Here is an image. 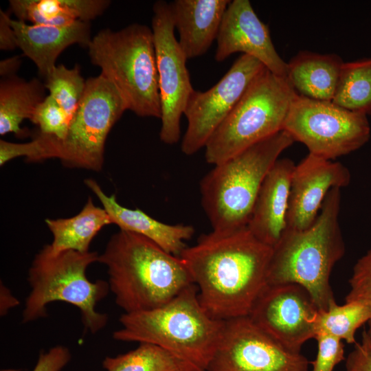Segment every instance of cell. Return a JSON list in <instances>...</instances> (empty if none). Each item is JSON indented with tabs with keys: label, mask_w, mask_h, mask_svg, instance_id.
<instances>
[{
	"label": "cell",
	"mask_w": 371,
	"mask_h": 371,
	"mask_svg": "<svg viewBox=\"0 0 371 371\" xmlns=\"http://www.w3.org/2000/svg\"><path fill=\"white\" fill-rule=\"evenodd\" d=\"M272 251L245 227L202 234L179 257L203 308L212 318L225 321L249 315L267 284Z\"/></svg>",
	"instance_id": "obj_1"
},
{
	"label": "cell",
	"mask_w": 371,
	"mask_h": 371,
	"mask_svg": "<svg viewBox=\"0 0 371 371\" xmlns=\"http://www.w3.org/2000/svg\"><path fill=\"white\" fill-rule=\"evenodd\" d=\"M98 262L106 267L109 289L124 313L160 307L193 284L179 256L131 232L113 234Z\"/></svg>",
	"instance_id": "obj_2"
},
{
	"label": "cell",
	"mask_w": 371,
	"mask_h": 371,
	"mask_svg": "<svg viewBox=\"0 0 371 371\" xmlns=\"http://www.w3.org/2000/svg\"><path fill=\"white\" fill-rule=\"evenodd\" d=\"M341 188L327 194L319 213L308 228L285 229L273 247L266 284H297L311 295L319 311L335 301L330 276L346 247L339 215Z\"/></svg>",
	"instance_id": "obj_3"
},
{
	"label": "cell",
	"mask_w": 371,
	"mask_h": 371,
	"mask_svg": "<svg viewBox=\"0 0 371 371\" xmlns=\"http://www.w3.org/2000/svg\"><path fill=\"white\" fill-rule=\"evenodd\" d=\"M117 341L161 346L207 371L224 326L201 306L198 288L191 284L164 305L145 311L123 313Z\"/></svg>",
	"instance_id": "obj_4"
},
{
	"label": "cell",
	"mask_w": 371,
	"mask_h": 371,
	"mask_svg": "<svg viewBox=\"0 0 371 371\" xmlns=\"http://www.w3.org/2000/svg\"><path fill=\"white\" fill-rule=\"evenodd\" d=\"M294 139L284 130L214 166L200 182L201 204L213 231L247 226L262 183Z\"/></svg>",
	"instance_id": "obj_5"
},
{
	"label": "cell",
	"mask_w": 371,
	"mask_h": 371,
	"mask_svg": "<svg viewBox=\"0 0 371 371\" xmlns=\"http://www.w3.org/2000/svg\"><path fill=\"white\" fill-rule=\"evenodd\" d=\"M96 251L82 253L74 250L53 253L49 245L35 256L29 269L30 291L22 313L26 324L47 316V306L64 302L77 307L81 313L85 330L95 334L108 323L106 313L96 311V305L105 297L109 283L102 280L91 282L87 269L98 262Z\"/></svg>",
	"instance_id": "obj_6"
},
{
	"label": "cell",
	"mask_w": 371,
	"mask_h": 371,
	"mask_svg": "<svg viewBox=\"0 0 371 371\" xmlns=\"http://www.w3.org/2000/svg\"><path fill=\"white\" fill-rule=\"evenodd\" d=\"M87 48L91 63L115 87L127 110L140 117L161 119L152 29L139 23L117 31L103 29L92 37Z\"/></svg>",
	"instance_id": "obj_7"
},
{
	"label": "cell",
	"mask_w": 371,
	"mask_h": 371,
	"mask_svg": "<svg viewBox=\"0 0 371 371\" xmlns=\"http://www.w3.org/2000/svg\"><path fill=\"white\" fill-rule=\"evenodd\" d=\"M296 93L286 77L265 68L210 137L206 161L219 164L283 131Z\"/></svg>",
	"instance_id": "obj_8"
},
{
	"label": "cell",
	"mask_w": 371,
	"mask_h": 371,
	"mask_svg": "<svg viewBox=\"0 0 371 371\" xmlns=\"http://www.w3.org/2000/svg\"><path fill=\"white\" fill-rule=\"evenodd\" d=\"M126 110L117 89L102 74L88 78L67 136L60 140L50 135L49 158L68 168L100 171L107 136Z\"/></svg>",
	"instance_id": "obj_9"
},
{
	"label": "cell",
	"mask_w": 371,
	"mask_h": 371,
	"mask_svg": "<svg viewBox=\"0 0 371 371\" xmlns=\"http://www.w3.org/2000/svg\"><path fill=\"white\" fill-rule=\"evenodd\" d=\"M308 153L333 160L366 144L370 137L367 115L345 109L332 101L311 99L296 93L284 124Z\"/></svg>",
	"instance_id": "obj_10"
},
{
	"label": "cell",
	"mask_w": 371,
	"mask_h": 371,
	"mask_svg": "<svg viewBox=\"0 0 371 371\" xmlns=\"http://www.w3.org/2000/svg\"><path fill=\"white\" fill-rule=\"evenodd\" d=\"M153 10L151 29L161 104L159 137L165 144H174L179 140L181 118L194 89L186 67L187 58L175 35L170 3L157 1Z\"/></svg>",
	"instance_id": "obj_11"
},
{
	"label": "cell",
	"mask_w": 371,
	"mask_h": 371,
	"mask_svg": "<svg viewBox=\"0 0 371 371\" xmlns=\"http://www.w3.org/2000/svg\"><path fill=\"white\" fill-rule=\"evenodd\" d=\"M310 364L301 352L283 348L242 316L224 321L207 371H308Z\"/></svg>",
	"instance_id": "obj_12"
},
{
	"label": "cell",
	"mask_w": 371,
	"mask_h": 371,
	"mask_svg": "<svg viewBox=\"0 0 371 371\" xmlns=\"http://www.w3.org/2000/svg\"><path fill=\"white\" fill-rule=\"evenodd\" d=\"M265 68L256 58L242 54L212 88L193 91L183 113L188 126L181 145L183 153L191 155L205 146L250 84Z\"/></svg>",
	"instance_id": "obj_13"
},
{
	"label": "cell",
	"mask_w": 371,
	"mask_h": 371,
	"mask_svg": "<svg viewBox=\"0 0 371 371\" xmlns=\"http://www.w3.org/2000/svg\"><path fill=\"white\" fill-rule=\"evenodd\" d=\"M318 311L311 295L300 285L266 284L247 316L283 348L300 352L306 341L315 339Z\"/></svg>",
	"instance_id": "obj_14"
},
{
	"label": "cell",
	"mask_w": 371,
	"mask_h": 371,
	"mask_svg": "<svg viewBox=\"0 0 371 371\" xmlns=\"http://www.w3.org/2000/svg\"><path fill=\"white\" fill-rule=\"evenodd\" d=\"M350 180V172L342 164L308 153L293 172L286 229L310 227L328 192L348 186Z\"/></svg>",
	"instance_id": "obj_15"
},
{
	"label": "cell",
	"mask_w": 371,
	"mask_h": 371,
	"mask_svg": "<svg viewBox=\"0 0 371 371\" xmlns=\"http://www.w3.org/2000/svg\"><path fill=\"white\" fill-rule=\"evenodd\" d=\"M215 60L221 62L236 52L251 56L272 73L287 75V63L278 54L268 27L260 21L248 0L231 1L216 37Z\"/></svg>",
	"instance_id": "obj_16"
},
{
	"label": "cell",
	"mask_w": 371,
	"mask_h": 371,
	"mask_svg": "<svg viewBox=\"0 0 371 371\" xmlns=\"http://www.w3.org/2000/svg\"><path fill=\"white\" fill-rule=\"evenodd\" d=\"M295 164L278 159L265 178L247 225L260 242L273 247L286 227L291 180Z\"/></svg>",
	"instance_id": "obj_17"
},
{
	"label": "cell",
	"mask_w": 371,
	"mask_h": 371,
	"mask_svg": "<svg viewBox=\"0 0 371 371\" xmlns=\"http://www.w3.org/2000/svg\"><path fill=\"white\" fill-rule=\"evenodd\" d=\"M10 22L17 47L33 61L44 78L54 70L64 49L74 44L87 48L92 39L89 22L76 21L64 26L30 25L11 18Z\"/></svg>",
	"instance_id": "obj_18"
},
{
	"label": "cell",
	"mask_w": 371,
	"mask_h": 371,
	"mask_svg": "<svg viewBox=\"0 0 371 371\" xmlns=\"http://www.w3.org/2000/svg\"><path fill=\"white\" fill-rule=\"evenodd\" d=\"M85 185L101 202L112 224L121 230L142 235L154 242L166 252L179 256L187 247L185 240L192 237L194 228L184 224L170 225L160 222L139 209H129L120 205L115 194L108 196L93 179L85 180Z\"/></svg>",
	"instance_id": "obj_19"
},
{
	"label": "cell",
	"mask_w": 371,
	"mask_h": 371,
	"mask_svg": "<svg viewBox=\"0 0 371 371\" xmlns=\"http://www.w3.org/2000/svg\"><path fill=\"white\" fill-rule=\"evenodd\" d=\"M228 0H175L170 3L179 44L187 59L204 54L216 37Z\"/></svg>",
	"instance_id": "obj_20"
},
{
	"label": "cell",
	"mask_w": 371,
	"mask_h": 371,
	"mask_svg": "<svg viewBox=\"0 0 371 371\" xmlns=\"http://www.w3.org/2000/svg\"><path fill=\"white\" fill-rule=\"evenodd\" d=\"M343 63L335 54L302 51L287 63L286 78L298 94L332 101Z\"/></svg>",
	"instance_id": "obj_21"
},
{
	"label": "cell",
	"mask_w": 371,
	"mask_h": 371,
	"mask_svg": "<svg viewBox=\"0 0 371 371\" xmlns=\"http://www.w3.org/2000/svg\"><path fill=\"white\" fill-rule=\"evenodd\" d=\"M19 21L33 25H68L76 21L89 22L102 15L109 0H10Z\"/></svg>",
	"instance_id": "obj_22"
},
{
	"label": "cell",
	"mask_w": 371,
	"mask_h": 371,
	"mask_svg": "<svg viewBox=\"0 0 371 371\" xmlns=\"http://www.w3.org/2000/svg\"><path fill=\"white\" fill-rule=\"evenodd\" d=\"M53 236L49 247L54 253L74 250L89 251L90 244L102 227L112 224L111 218L103 207L95 206L89 197L82 210L67 218L45 219Z\"/></svg>",
	"instance_id": "obj_23"
},
{
	"label": "cell",
	"mask_w": 371,
	"mask_h": 371,
	"mask_svg": "<svg viewBox=\"0 0 371 371\" xmlns=\"http://www.w3.org/2000/svg\"><path fill=\"white\" fill-rule=\"evenodd\" d=\"M45 85L38 79L26 81L16 76L4 78L0 82V135L25 134L20 125L31 120L36 107L46 97Z\"/></svg>",
	"instance_id": "obj_24"
},
{
	"label": "cell",
	"mask_w": 371,
	"mask_h": 371,
	"mask_svg": "<svg viewBox=\"0 0 371 371\" xmlns=\"http://www.w3.org/2000/svg\"><path fill=\"white\" fill-rule=\"evenodd\" d=\"M106 371H206L161 346L139 343L134 350L115 357H106L102 363Z\"/></svg>",
	"instance_id": "obj_25"
},
{
	"label": "cell",
	"mask_w": 371,
	"mask_h": 371,
	"mask_svg": "<svg viewBox=\"0 0 371 371\" xmlns=\"http://www.w3.org/2000/svg\"><path fill=\"white\" fill-rule=\"evenodd\" d=\"M332 102L348 111L371 115V58L344 62Z\"/></svg>",
	"instance_id": "obj_26"
},
{
	"label": "cell",
	"mask_w": 371,
	"mask_h": 371,
	"mask_svg": "<svg viewBox=\"0 0 371 371\" xmlns=\"http://www.w3.org/2000/svg\"><path fill=\"white\" fill-rule=\"evenodd\" d=\"M370 319L371 309L366 304L353 301L338 305L335 300L326 311H318L315 337L325 335L353 344L356 331Z\"/></svg>",
	"instance_id": "obj_27"
},
{
	"label": "cell",
	"mask_w": 371,
	"mask_h": 371,
	"mask_svg": "<svg viewBox=\"0 0 371 371\" xmlns=\"http://www.w3.org/2000/svg\"><path fill=\"white\" fill-rule=\"evenodd\" d=\"M45 80V87L49 91V95L72 120L86 87V80L78 65L71 69L63 65H56Z\"/></svg>",
	"instance_id": "obj_28"
},
{
	"label": "cell",
	"mask_w": 371,
	"mask_h": 371,
	"mask_svg": "<svg viewBox=\"0 0 371 371\" xmlns=\"http://www.w3.org/2000/svg\"><path fill=\"white\" fill-rule=\"evenodd\" d=\"M30 121L38 126L40 133L63 140L67 136L71 118L49 95L36 107Z\"/></svg>",
	"instance_id": "obj_29"
},
{
	"label": "cell",
	"mask_w": 371,
	"mask_h": 371,
	"mask_svg": "<svg viewBox=\"0 0 371 371\" xmlns=\"http://www.w3.org/2000/svg\"><path fill=\"white\" fill-rule=\"evenodd\" d=\"M350 289L345 297L346 302H359L371 309V249L355 263L350 278ZM368 333L371 335V319Z\"/></svg>",
	"instance_id": "obj_30"
},
{
	"label": "cell",
	"mask_w": 371,
	"mask_h": 371,
	"mask_svg": "<svg viewBox=\"0 0 371 371\" xmlns=\"http://www.w3.org/2000/svg\"><path fill=\"white\" fill-rule=\"evenodd\" d=\"M317 352L315 359L311 361L312 371H333L345 359L344 345L341 340L325 335H317Z\"/></svg>",
	"instance_id": "obj_31"
},
{
	"label": "cell",
	"mask_w": 371,
	"mask_h": 371,
	"mask_svg": "<svg viewBox=\"0 0 371 371\" xmlns=\"http://www.w3.org/2000/svg\"><path fill=\"white\" fill-rule=\"evenodd\" d=\"M42 144L39 138H35L26 143H12L1 139L0 141V166L12 159L25 157L27 161H41Z\"/></svg>",
	"instance_id": "obj_32"
},
{
	"label": "cell",
	"mask_w": 371,
	"mask_h": 371,
	"mask_svg": "<svg viewBox=\"0 0 371 371\" xmlns=\"http://www.w3.org/2000/svg\"><path fill=\"white\" fill-rule=\"evenodd\" d=\"M345 371H371V335L367 330L347 356Z\"/></svg>",
	"instance_id": "obj_33"
},
{
	"label": "cell",
	"mask_w": 371,
	"mask_h": 371,
	"mask_svg": "<svg viewBox=\"0 0 371 371\" xmlns=\"http://www.w3.org/2000/svg\"><path fill=\"white\" fill-rule=\"evenodd\" d=\"M68 348L57 345L40 353L33 371H60L71 360Z\"/></svg>",
	"instance_id": "obj_34"
},
{
	"label": "cell",
	"mask_w": 371,
	"mask_h": 371,
	"mask_svg": "<svg viewBox=\"0 0 371 371\" xmlns=\"http://www.w3.org/2000/svg\"><path fill=\"white\" fill-rule=\"evenodd\" d=\"M10 17L8 14L0 10V49L12 50L17 47L15 32L10 25Z\"/></svg>",
	"instance_id": "obj_35"
},
{
	"label": "cell",
	"mask_w": 371,
	"mask_h": 371,
	"mask_svg": "<svg viewBox=\"0 0 371 371\" xmlns=\"http://www.w3.org/2000/svg\"><path fill=\"white\" fill-rule=\"evenodd\" d=\"M19 301L12 294L10 289L1 281L0 315H5L8 311L19 305Z\"/></svg>",
	"instance_id": "obj_36"
},
{
	"label": "cell",
	"mask_w": 371,
	"mask_h": 371,
	"mask_svg": "<svg viewBox=\"0 0 371 371\" xmlns=\"http://www.w3.org/2000/svg\"><path fill=\"white\" fill-rule=\"evenodd\" d=\"M21 64L20 56H14L0 62V75L4 78L14 76Z\"/></svg>",
	"instance_id": "obj_37"
}]
</instances>
